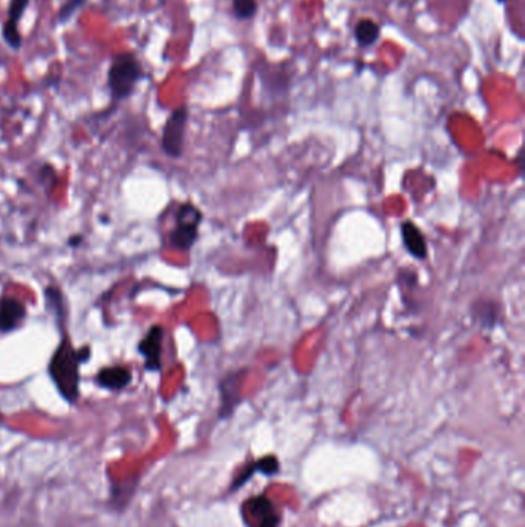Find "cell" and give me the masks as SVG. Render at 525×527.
Here are the masks:
<instances>
[{"label": "cell", "mask_w": 525, "mask_h": 527, "mask_svg": "<svg viewBox=\"0 0 525 527\" xmlns=\"http://www.w3.org/2000/svg\"><path fill=\"white\" fill-rule=\"evenodd\" d=\"M84 364L79 349L76 350L68 338L62 336L50 361V376L59 393L68 404H76L80 397V365Z\"/></svg>", "instance_id": "cell-1"}, {"label": "cell", "mask_w": 525, "mask_h": 527, "mask_svg": "<svg viewBox=\"0 0 525 527\" xmlns=\"http://www.w3.org/2000/svg\"><path fill=\"white\" fill-rule=\"evenodd\" d=\"M145 77V71L139 59L123 51L113 56L108 67L107 85L113 102H122L128 99L136 90V85Z\"/></svg>", "instance_id": "cell-2"}, {"label": "cell", "mask_w": 525, "mask_h": 527, "mask_svg": "<svg viewBox=\"0 0 525 527\" xmlns=\"http://www.w3.org/2000/svg\"><path fill=\"white\" fill-rule=\"evenodd\" d=\"M204 221L202 211L195 204L179 205L174 217V229L169 231V245L179 252H190L199 238V227Z\"/></svg>", "instance_id": "cell-3"}, {"label": "cell", "mask_w": 525, "mask_h": 527, "mask_svg": "<svg viewBox=\"0 0 525 527\" xmlns=\"http://www.w3.org/2000/svg\"><path fill=\"white\" fill-rule=\"evenodd\" d=\"M188 123V108L185 105L177 107L168 119L162 130V150L169 158H181L183 153L185 144V131H187Z\"/></svg>", "instance_id": "cell-4"}, {"label": "cell", "mask_w": 525, "mask_h": 527, "mask_svg": "<svg viewBox=\"0 0 525 527\" xmlns=\"http://www.w3.org/2000/svg\"><path fill=\"white\" fill-rule=\"evenodd\" d=\"M242 518L248 527H279L282 521L276 504L264 494L243 503Z\"/></svg>", "instance_id": "cell-5"}, {"label": "cell", "mask_w": 525, "mask_h": 527, "mask_svg": "<svg viewBox=\"0 0 525 527\" xmlns=\"http://www.w3.org/2000/svg\"><path fill=\"white\" fill-rule=\"evenodd\" d=\"M247 370L242 369L238 372H231L219 383V420H228L231 418L236 407H238L242 398H241V385L242 379L245 376Z\"/></svg>", "instance_id": "cell-6"}, {"label": "cell", "mask_w": 525, "mask_h": 527, "mask_svg": "<svg viewBox=\"0 0 525 527\" xmlns=\"http://www.w3.org/2000/svg\"><path fill=\"white\" fill-rule=\"evenodd\" d=\"M279 472H280V461L276 455L261 457L242 467V471L234 477L230 489H228V492L230 494L238 492V490L245 486L256 473H261L264 475V477L271 478V477H276Z\"/></svg>", "instance_id": "cell-7"}, {"label": "cell", "mask_w": 525, "mask_h": 527, "mask_svg": "<svg viewBox=\"0 0 525 527\" xmlns=\"http://www.w3.org/2000/svg\"><path fill=\"white\" fill-rule=\"evenodd\" d=\"M164 327L153 326L137 344V351L144 356L145 370L160 372L162 370V342H164Z\"/></svg>", "instance_id": "cell-8"}, {"label": "cell", "mask_w": 525, "mask_h": 527, "mask_svg": "<svg viewBox=\"0 0 525 527\" xmlns=\"http://www.w3.org/2000/svg\"><path fill=\"white\" fill-rule=\"evenodd\" d=\"M26 318V309L24 303L16 298L0 299V333H11L22 326Z\"/></svg>", "instance_id": "cell-9"}, {"label": "cell", "mask_w": 525, "mask_h": 527, "mask_svg": "<svg viewBox=\"0 0 525 527\" xmlns=\"http://www.w3.org/2000/svg\"><path fill=\"white\" fill-rule=\"evenodd\" d=\"M132 373L125 365H111V367H103L96 375V384L102 389L111 392H121L131 384Z\"/></svg>", "instance_id": "cell-10"}, {"label": "cell", "mask_w": 525, "mask_h": 527, "mask_svg": "<svg viewBox=\"0 0 525 527\" xmlns=\"http://www.w3.org/2000/svg\"><path fill=\"white\" fill-rule=\"evenodd\" d=\"M401 234L405 250L410 253V256L418 261L427 259V240L424 233L419 230L415 222L404 221L401 224Z\"/></svg>", "instance_id": "cell-11"}, {"label": "cell", "mask_w": 525, "mask_h": 527, "mask_svg": "<svg viewBox=\"0 0 525 527\" xmlns=\"http://www.w3.org/2000/svg\"><path fill=\"white\" fill-rule=\"evenodd\" d=\"M381 38V26L373 19H360L354 26V40L360 48L373 47Z\"/></svg>", "instance_id": "cell-12"}, {"label": "cell", "mask_w": 525, "mask_h": 527, "mask_svg": "<svg viewBox=\"0 0 525 527\" xmlns=\"http://www.w3.org/2000/svg\"><path fill=\"white\" fill-rule=\"evenodd\" d=\"M2 38L13 51H19L22 48V43H24L19 29V22L6 19L2 26Z\"/></svg>", "instance_id": "cell-13"}, {"label": "cell", "mask_w": 525, "mask_h": 527, "mask_svg": "<svg viewBox=\"0 0 525 527\" xmlns=\"http://www.w3.org/2000/svg\"><path fill=\"white\" fill-rule=\"evenodd\" d=\"M88 3V0H66V2L62 3L61 8H59L57 13V22L62 25H66L68 22L76 16V14L85 8V5Z\"/></svg>", "instance_id": "cell-14"}, {"label": "cell", "mask_w": 525, "mask_h": 527, "mask_svg": "<svg viewBox=\"0 0 525 527\" xmlns=\"http://www.w3.org/2000/svg\"><path fill=\"white\" fill-rule=\"evenodd\" d=\"M45 299H47V305L53 312L57 321L61 322L63 319V301H62V293L61 290H57V287H53L50 285L45 290Z\"/></svg>", "instance_id": "cell-15"}, {"label": "cell", "mask_w": 525, "mask_h": 527, "mask_svg": "<svg viewBox=\"0 0 525 527\" xmlns=\"http://www.w3.org/2000/svg\"><path fill=\"white\" fill-rule=\"evenodd\" d=\"M257 13V0H233V14L239 20H250Z\"/></svg>", "instance_id": "cell-16"}, {"label": "cell", "mask_w": 525, "mask_h": 527, "mask_svg": "<svg viewBox=\"0 0 525 527\" xmlns=\"http://www.w3.org/2000/svg\"><path fill=\"white\" fill-rule=\"evenodd\" d=\"M28 6H29V0H10L8 17H6V19L20 22V19L24 17V14H25Z\"/></svg>", "instance_id": "cell-17"}, {"label": "cell", "mask_w": 525, "mask_h": 527, "mask_svg": "<svg viewBox=\"0 0 525 527\" xmlns=\"http://www.w3.org/2000/svg\"><path fill=\"white\" fill-rule=\"evenodd\" d=\"M82 240H84V236H82V234H74V236L70 238L68 244H70L71 247H77L80 243H82Z\"/></svg>", "instance_id": "cell-18"}, {"label": "cell", "mask_w": 525, "mask_h": 527, "mask_svg": "<svg viewBox=\"0 0 525 527\" xmlns=\"http://www.w3.org/2000/svg\"><path fill=\"white\" fill-rule=\"evenodd\" d=\"M496 2H499V3H507V2H510V0H496Z\"/></svg>", "instance_id": "cell-19"}]
</instances>
